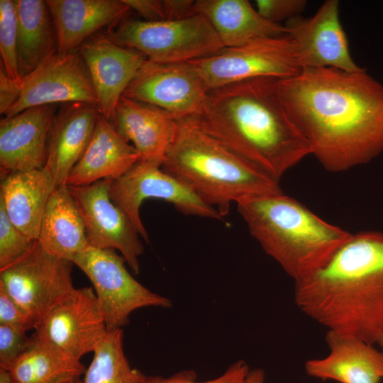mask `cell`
I'll list each match as a JSON object with an SVG mask.
<instances>
[{"instance_id": "obj_1", "label": "cell", "mask_w": 383, "mask_h": 383, "mask_svg": "<svg viewBox=\"0 0 383 383\" xmlns=\"http://www.w3.org/2000/svg\"><path fill=\"white\" fill-rule=\"evenodd\" d=\"M278 86L287 114L326 170H347L383 152V84L365 70L303 68Z\"/></svg>"}, {"instance_id": "obj_2", "label": "cell", "mask_w": 383, "mask_h": 383, "mask_svg": "<svg viewBox=\"0 0 383 383\" xmlns=\"http://www.w3.org/2000/svg\"><path fill=\"white\" fill-rule=\"evenodd\" d=\"M278 82L258 77L210 89L195 117L208 133L279 182L311 149L286 111Z\"/></svg>"}, {"instance_id": "obj_3", "label": "cell", "mask_w": 383, "mask_h": 383, "mask_svg": "<svg viewBox=\"0 0 383 383\" xmlns=\"http://www.w3.org/2000/svg\"><path fill=\"white\" fill-rule=\"evenodd\" d=\"M294 301L328 331L378 344L383 339V233L352 234L322 268L294 283Z\"/></svg>"}, {"instance_id": "obj_4", "label": "cell", "mask_w": 383, "mask_h": 383, "mask_svg": "<svg viewBox=\"0 0 383 383\" xmlns=\"http://www.w3.org/2000/svg\"><path fill=\"white\" fill-rule=\"evenodd\" d=\"M177 121V133L161 168L217 209L222 218L233 202L282 192L278 181L208 133L196 117Z\"/></svg>"}, {"instance_id": "obj_5", "label": "cell", "mask_w": 383, "mask_h": 383, "mask_svg": "<svg viewBox=\"0 0 383 383\" xmlns=\"http://www.w3.org/2000/svg\"><path fill=\"white\" fill-rule=\"evenodd\" d=\"M236 204L252 236L294 283L322 268L352 235L283 192Z\"/></svg>"}, {"instance_id": "obj_6", "label": "cell", "mask_w": 383, "mask_h": 383, "mask_svg": "<svg viewBox=\"0 0 383 383\" xmlns=\"http://www.w3.org/2000/svg\"><path fill=\"white\" fill-rule=\"evenodd\" d=\"M122 46L160 63L189 62L215 55L225 46L209 20L195 13L179 20H126L110 32Z\"/></svg>"}, {"instance_id": "obj_7", "label": "cell", "mask_w": 383, "mask_h": 383, "mask_svg": "<svg viewBox=\"0 0 383 383\" xmlns=\"http://www.w3.org/2000/svg\"><path fill=\"white\" fill-rule=\"evenodd\" d=\"M190 62L209 90L258 77L284 79L303 69L296 46L288 35L256 38Z\"/></svg>"}, {"instance_id": "obj_8", "label": "cell", "mask_w": 383, "mask_h": 383, "mask_svg": "<svg viewBox=\"0 0 383 383\" xmlns=\"http://www.w3.org/2000/svg\"><path fill=\"white\" fill-rule=\"evenodd\" d=\"M72 262L91 281L108 331L123 329L138 309L172 305L168 298L138 282L126 269L125 258L113 249L89 246Z\"/></svg>"}, {"instance_id": "obj_9", "label": "cell", "mask_w": 383, "mask_h": 383, "mask_svg": "<svg viewBox=\"0 0 383 383\" xmlns=\"http://www.w3.org/2000/svg\"><path fill=\"white\" fill-rule=\"evenodd\" d=\"M73 265L48 252L36 240L24 255L0 270V289L22 309L35 327L74 289Z\"/></svg>"}, {"instance_id": "obj_10", "label": "cell", "mask_w": 383, "mask_h": 383, "mask_svg": "<svg viewBox=\"0 0 383 383\" xmlns=\"http://www.w3.org/2000/svg\"><path fill=\"white\" fill-rule=\"evenodd\" d=\"M161 165L157 162L139 160L122 176L111 179L109 184L112 201L127 215L146 242H149V238L140 218V209L148 199L165 201L185 215L222 218L217 209L206 204L183 182L163 171Z\"/></svg>"}, {"instance_id": "obj_11", "label": "cell", "mask_w": 383, "mask_h": 383, "mask_svg": "<svg viewBox=\"0 0 383 383\" xmlns=\"http://www.w3.org/2000/svg\"><path fill=\"white\" fill-rule=\"evenodd\" d=\"M208 91L192 62L160 63L147 59L123 96L159 107L179 120L197 116Z\"/></svg>"}, {"instance_id": "obj_12", "label": "cell", "mask_w": 383, "mask_h": 383, "mask_svg": "<svg viewBox=\"0 0 383 383\" xmlns=\"http://www.w3.org/2000/svg\"><path fill=\"white\" fill-rule=\"evenodd\" d=\"M35 335L65 355L80 360L107 332L91 287L74 288L36 324Z\"/></svg>"}, {"instance_id": "obj_13", "label": "cell", "mask_w": 383, "mask_h": 383, "mask_svg": "<svg viewBox=\"0 0 383 383\" xmlns=\"http://www.w3.org/2000/svg\"><path fill=\"white\" fill-rule=\"evenodd\" d=\"M110 180L104 179L84 186H67L83 219L89 245L118 250L133 272L138 274V258L144 246L130 218L112 201Z\"/></svg>"}, {"instance_id": "obj_14", "label": "cell", "mask_w": 383, "mask_h": 383, "mask_svg": "<svg viewBox=\"0 0 383 383\" xmlns=\"http://www.w3.org/2000/svg\"><path fill=\"white\" fill-rule=\"evenodd\" d=\"M72 102L98 106L89 71L78 50L57 52L23 78L20 97L4 117L34 106Z\"/></svg>"}, {"instance_id": "obj_15", "label": "cell", "mask_w": 383, "mask_h": 383, "mask_svg": "<svg viewBox=\"0 0 383 383\" xmlns=\"http://www.w3.org/2000/svg\"><path fill=\"white\" fill-rule=\"evenodd\" d=\"M338 0H327L311 17L296 16L284 24L294 42L303 68L362 70L351 57L339 16Z\"/></svg>"}, {"instance_id": "obj_16", "label": "cell", "mask_w": 383, "mask_h": 383, "mask_svg": "<svg viewBox=\"0 0 383 383\" xmlns=\"http://www.w3.org/2000/svg\"><path fill=\"white\" fill-rule=\"evenodd\" d=\"M55 104L28 108L0 122L1 179L44 168Z\"/></svg>"}, {"instance_id": "obj_17", "label": "cell", "mask_w": 383, "mask_h": 383, "mask_svg": "<svg viewBox=\"0 0 383 383\" xmlns=\"http://www.w3.org/2000/svg\"><path fill=\"white\" fill-rule=\"evenodd\" d=\"M78 51L89 71L99 112L110 121L118 101L147 57L105 36L86 40Z\"/></svg>"}, {"instance_id": "obj_18", "label": "cell", "mask_w": 383, "mask_h": 383, "mask_svg": "<svg viewBox=\"0 0 383 383\" xmlns=\"http://www.w3.org/2000/svg\"><path fill=\"white\" fill-rule=\"evenodd\" d=\"M99 113L96 105L83 102L64 104L56 112L44 167L55 188L67 184L70 172L91 140Z\"/></svg>"}, {"instance_id": "obj_19", "label": "cell", "mask_w": 383, "mask_h": 383, "mask_svg": "<svg viewBox=\"0 0 383 383\" xmlns=\"http://www.w3.org/2000/svg\"><path fill=\"white\" fill-rule=\"evenodd\" d=\"M109 122L125 141L133 144L140 160L161 165L177 130V120L166 111L124 96Z\"/></svg>"}, {"instance_id": "obj_20", "label": "cell", "mask_w": 383, "mask_h": 383, "mask_svg": "<svg viewBox=\"0 0 383 383\" xmlns=\"http://www.w3.org/2000/svg\"><path fill=\"white\" fill-rule=\"evenodd\" d=\"M329 354L305 362L312 377L340 383H379L383 379V351L357 338L328 331Z\"/></svg>"}, {"instance_id": "obj_21", "label": "cell", "mask_w": 383, "mask_h": 383, "mask_svg": "<svg viewBox=\"0 0 383 383\" xmlns=\"http://www.w3.org/2000/svg\"><path fill=\"white\" fill-rule=\"evenodd\" d=\"M140 156L112 124L99 114L91 140L67 178L68 186H84L97 181L120 177Z\"/></svg>"}, {"instance_id": "obj_22", "label": "cell", "mask_w": 383, "mask_h": 383, "mask_svg": "<svg viewBox=\"0 0 383 383\" xmlns=\"http://www.w3.org/2000/svg\"><path fill=\"white\" fill-rule=\"evenodd\" d=\"M57 37L58 53L78 50L102 27L131 10L123 0H47Z\"/></svg>"}, {"instance_id": "obj_23", "label": "cell", "mask_w": 383, "mask_h": 383, "mask_svg": "<svg viewBox=\"0 0 383 383\" xmlns=\"http://www.w3.org/2000/svg\"><path fill=\"white\" fill-rule=\"evenodd\" d=\"M55 189L45 168L11 172L1 179L0 202L12 223L26 235L38 240L41 221Z\"/></svg>"}, {"instance_id": "obj_24", "label": "cell", "mask_w": 383, "mask_h": 383, "mask_svg": "<svg viewBox=\"0 0 383 383\" xmlns=\"http://www.w3.org/2000/svg\"><path fill=\"white\" fill-rule=\"evenodd\" d=\"M194 12L209 20L225 48L259 38L287 35L284 25L263 18L247 0H198Z\"/></svg>"}, {"instance_id": "obj_25", "label": "cell", "mask_w": 383, "mask_h": 383, "mask_svg": "<svg viewBox=\"0 0 383 383\" xmlns=\"http://www.w3.org/2000/svg\"><path fill=\"white\" fill-rule=\"evenodd\" d=\"M37 240L48 252L71 262L90 246L67 184L57 187L50 194Z\"/></svg>"}, {"instance_id": "obj_26", "label": "cell", "mask_w": 383, "mask_h": 383, "mask_svg": "<svg viewBox=\"0 0 383 383\" xmlns=\"http://www.w3.org/2000/svg\"><path fill=\"white\" fill-rule=\"evenodd\" d=\"M17 55L23 79L57 52L55 24L45 1L15 0Z\"/></svg>"}, {"instance_id": "obj_27", "label": "cell", "mask_w": 383, "mask_h": 383, "mask_svg": "<svg viewBox=\"0 0 383 383\" xmlns=\"http://www.w3.org/2000/svg\"><path fill=\"white\" fill-rule=\"evenodd\" d=\"M30 337L29 346L9 370L15 383H65L85 373L80 360L57 351L35 333Z\"/></svg>"}, {"instance_id": "obj_28", "label": "cell", "mask_w": 383, "mask_h": 383, "mask_svg": "<svg viewBox=\"0 0 383 383\" xmlns=\"http://www.w3.org/2000/svg\"><path fill=\"white\" fill-rule=\"evenodd\" d=\"M123 329L107 331L94 350L82 383H143L146 376L131 367L123 350Z\"/></svg>"}, {"instance_id": "obj_29", "label": "cell", "mask_w": 383, "mask_h": 383, "mask_svg": "<svg viewBox=\"0 0 383 383\" xmlns=\"http://www.w3.org/2000/svg\"><path fill=\"white\" fill-rule=\"evenodd\" d=\"M0 66L8 76L21 80L17 55V13L13 0H0Z\"/></svg>"}, {"instance_id": "obj_30", "label": "cell", "mask_w": 383, "mask_h": 383, "mask_svg": "<svg viewBox=\"0 0 383 383\" xmlns=\"http://www.w3.org/2000/svg\"><path fill=\"white\" fill-rule=\"evenodd\" d=\"M36 240L26 235L12 223L0 202V270L24 255Z\"/></svg>"}, {"instance_id": "obj_31", "label": "cell", "mask_w": 383, "mask_h": 383, "mask_svg": "<svg viewBox=\"0 0 383 383\" xmlns=\"http://www.w3.org/2000/svg\"><path fill=\"white\" fill-rule=\"evenodd\" d=\"M250 369L244 360H238L230 365L220 377L211 380L199 382L194 370H184L169 377L146 376L143 383H244Z\"/></svg>"}, {"instance_id": "obj_32", "label": "cell", "mask_w": 383, "mask_h": 383, "mask_svg": "<svg viewBox=\"0 0 383 383\" xmlns=\"http://www.w3.org/2000/svg\"><path fill=\"white\" fill-rule=\"evenodd\" d=\"M31 337L13 327L0 324V367L9 371L26 350Z\"/></svg>"}, {"instance_id": "obj_33", "label": "cell", "mask_w": 383, "mask_h": 383, "mask_svg": "<svg viewBox=\"0 0 383 383\" xmlns=\"http://www.w3.org/2000/svg\"><path fill=\"white\" fill-rule=\"evenodd\" d=\"M256 9L265 19L276 23L285 22L301 15L305 10V0H257Z\"/></svg>"}, {"instance_id": "obj_34", "label": "cell", "mask_w": 383, "mask_h": 383, "mask_svg": "<svg viewBox=\"0 0 383 383\" xmlns=\"http://www.w3.org/2000/svg\"><path fill=\"white\" fill-rule=\"evenodd\" d=\"M0 324L26 333L35 328L26 313L2 289H0Z\"/></svg>"}, {"instance_id": "obj_35", "label": "cell", "mask_w": 383, "mask_h": 383, "mask_svg": "<svg viewBox=\"0 0 383 383\" xmlns=\"http://www.w3.org/2000/svg\"><path fill=\"white\" fill-rule=\"evenodd\" d=\"M21 80H16L8 76L0 66V113H5L18 101L21 91Z\"/></svg>"}, {"instance_id": "obj_36", "label": "cell", "mask_w": 383, "mask_h": 383, "mask_svg": "<svg viewBox=\"0 0 383 383\" xmlns=\"http://www.w3.org/2000/svg\"><path fill=\"white\" fill-rule=\"evenodd\" d=\"M131 9L138 12L145 21L165 20L162 1L160 0H123Z\"/></svg>"}, {"instance_id": "obj_37", "label": "cell", "mask_w": 383, "mask_h": 383, "mask_svg": "<svg viewBox=\"0 0 383 383\" xmlns=\"http://www.w3.org/2000/svg\"><path fill=\"white\" fill-rule=\"evenodd\" d=\"M162 4L166 20H179L195 14V1L162 0Z\"/></svg>"}, {"instance_id": "obj_38", "label": "cell", "mask_w": 383, "mask_h": 383, "mask_svg": "<svg viewBox=\"0 0 383 383\" xmlns=\"http://www.w3.org/2000/svg\"><path fill=\"white\" fill-rule=\"evenodd\" d=\"M265 374L262 369L250 370L244 383H265Z\"/></svg>"}, {"instance_id": "obj_39", "label": "cell", "mask_w": 383, "mask_h": 383, "mask_svg": "<svg viewBox=\"0 0 383 383\" xmlns=\"http://www.w3.org/2000/svg\"><path fill=\"white\" fill-rule=\"evenodd\" d=\"M0 383H15L9 370L0 367Z\"/></svg>"}, {"instance_id": "obj_40", "label": "cell", "mask_w": 383, "mask_h": 383, "mask_svg": "<svg viewBox=\"0 0 383 383\" xmlns=\"http://www.w3.org/2000/svg\"><path fill=\"white\" fill-rule=\"evenodd\" d=\"M65 383H82V381L77 380V381L69 382H65Z\"/></svg>"}, {"instance_id": "obj_41", "label": "cell", "mask_w": 383, "mask_h": 383, "mask_svg": "<svg viewBox=\"0 0 383 383\" xmlns=\"http://www.w3.org/2000/svg\"><path fill=\"white\" fill-rule=\"evenodd\" d=\"M381 348H382V350L383 351V339L380 340V342L378 343Z\"/></svg>"}]
</instances>
